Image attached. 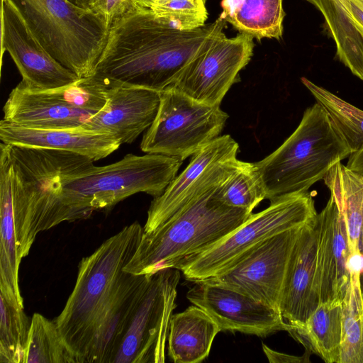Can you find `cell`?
I'll list each match as a JSON object with an SVG mask.
<instances>
[{"label": "cell", "instance_id": "obj_4", "mask_svg": "<svg viewBox=\"0 0 363 363\" xmlns=\"http://www.w3.org/2000/svg\"><path fill=\"white\" fill-rule=\"evenodd\" d=\"M182 162L163 155L130 153L105 166L90 162L62 175L61 198L74 221L86 219L94 211L111 208L137 193L160 196Z\"/></svg>", "mask_w": 363, "mask_h": 363}, {"label": "cell", "instance_id": "obj_18", "mask_svg": "<svg viewBox=\"0 0 363 363\" xmlns=\"http://www.w3.org/2000/svg\"><path fill=\"white\" fill-rule=\"evenodd\" d=\"M315 233V274L320 301H342L350 279L347 266L350 251L345 223L332 196L317 213Z\"/></svg>", "mask_w": 363, "mask_h": 363}, {"label": "cell", "instance_id": "obj_29", "mask_svg": "<svg viewBox=\"0 0 363 363\" xmlns=\"http://www.w3.org/2000/svg\"><path fill=\"white\" fill-rule=\"evenodd\" d=\"M0 363H25L31 318L0 296Z\"/></svg>", "mask_w": 363, "mask_h": 363}, {"label": "cell", "instance_id": "obj_24", "mask_svg": "<svg viewBox=\"0 0 363 363\" xmlns=\"http://www.w3.org/2000/svg\"><path fill=\"white\" fill-rule=\"evenodd\" d=\"M220 6V18L240 33L259 40L282 37V0H222Z\"/></svg>", "mask_w": 363, "mask_h": 363}, {"label": "cell", "instance_id": "obj_39", "mask_svg": "<svg viewBox=\"0 0 363 363\" xmlns=\"http://www.w3.org/2000/svg\"><path fill=\"white\" fill-rule=\"evenodd\" d=\"M199 6L206 8V0H194Z\"/></svg>", "mask_w": 363, "mask_h": 363}, {"label": "cell", "instance_id": "obj_5", "mask_svg": "<svg viewBox=\"0 0 363 363\" xmlns=\"http://www.w3.org/2000/svg\"><path fill=\"white\" fill-rule=\"evenodd\" d=\"M219 186L153 231L143 233L123 271L147 274L172 268L177 261L202 252L243 224L253 213L222 202L217 194Z\"/></svg>", "mask_w": 363, "mask_h": 363}, {"label": "cell", "instance_id": "obj_34", "mask_svg": "<svg viewBox=\"0 0 363 363\" xmlns=\"http://www.w3.org/2000/svg\"><path fill=\"white\" fill-rule=\"evenodd\" d=\"M352 20L363 39V0H349Z\"/></svg>", "mask_w": 363, "mask_h": 363}, {"label": "cell", "instance_id": "obj_25", "mask_svg": "<svg viewBox=\"0 0 363 363\" xmlns=\"http://www.w3.org/2000/svg\"><path fill=\"white\" fill-rule=\"evenodd\" d=\"M323 180L344 219L350 254L360 252V233L363 225V177L340 162L329 170Z\"/></svg>", "mask_w": 363, "mask_h": 363}, {"label": "cell", "instance_id": "obj_32", "mask_svg": "<svg viewBox=\"0 0 363 363\" xmlns=\"http://www.w3.org/2000/svg\"><path fill=\"white\" fill-rule=\"evenodd\" d=\"M138 6L134 0H89L87 5L89 10L103 18L110 27Z\"/></svg>", "mask_w": 363, "mask_h": 363}, {"label": "cell", "instance_id": "obj_2", "mask_svg": "<svg viewBox=\"0 0 363 363\" xmlns=\"http://www.w3.org/2000/svg\"><path fill=\"white\" fill-rule=\"evenodd\" d=\"M138 221L106 240L82 259L74 287L53 321L77 363H86L97 328L125 276L124 267L142 239Z\"/></svg>", "mask_w": 363, "mask_h": 363}, {"label": "cell", "instance_id": "obj_27", "mask_svg": "<svg viewBox=\"0 0 363 363\" xmlns=\"http://www.w3.org/2000/svg\"><path fill=\"white\" fill-rule=\"evenodd\" d=\"M25 363H77L53 320L35 313L31 318Z\"/></svg>", "mask_w": 363, "mask_h": 363}, {"label": "cell", "instance_id": "obj_11", "mask_svg": "<svg viewBox=\"0 0 363 363\" xmlns=\"http://www.w3.org/2000/svg\"><path fill=\"white\" fill-rule=\"evenodd\" d=\"M179 279L180 271L176 268H163L149 274L113 363L165 362Z\"/></svg>", "mask_w": 363, "mask_h": 363}, {"label": "cell", "instance_id": "obj_16", "mask_svg": "<svg viewBox=\"0 0 363 363\" xmlns=\"http://www.w3.org/2000/svg\"><path fill=\"white\" fill-rule=\"evenodd\" d=\"M1 57L10 55L30 89L45 90L65 86L80 78L56 60L32 33L10 0H1Z\"/></svg>", "mask_w": 363, "mask_h": 363}, {"label": "cell", "instance_id": "obj_37", "mask_svg": "<svg viewBox=\"0 0 363 363\" xmlns=\"http://www.w3.org/2000/svg\"><path fill=\"white\" fill-rule=\"evenodd\" d=\"M68 1L79 7L88 9L87 5H88L89 0H68Z\"/></svg>", "mask_w": 363, "mask_h": 363}, {"label": "cell", "instance_id": "obj_31", "mask_svg": "<svg viewBox=\"0 0 363 363\" xmlns=\"http://www.w3.org/2000/svg\"><path fill=\"white\" fill-rule=\"evenodd\" d=\"M151 9L167 24L180 30H191L205 25L206 8L194 0H159Z\"/></svg>", "mask_w": 363, "mask_h": 363}, {"label": "cell", "instance_id": "obj_30", "mask_svg": "<svg viewBox=\"0 0 363 363\" xmlns=\"http://www.w3.org/2000/svg\"><path fill=\"white\" fill-rule=\"evenodd\" d=\"M225 204L252 212L265 198V193L254 162H242L237 171L217 189Z\"/></svg>", "mask_w": 363, "mask_h": 363}, {"label": "cell", "instance_id": "obj_8", "mask_svg": "<svg viewBox=\"0 0 363 363\" xmlns=\"http://www.w3.org/2000/svg\"><path fill=\"white\" fill-rule=\"evenodd\" d=\"M317 216L313 196L308 191L290 194L270 201L263 211L252 213L240 227L199 253L177 261L178 269L190 281L217 277L266 239L301 227Z\"/></svg>", "mask_w": 363, "mask_h": 363}, {"label": "cell", "instance_id": "obj_1", "mask_svg": "<svg viewBox=\"0 0 363 363\" xmlns=\"http://www.w3.org/2000/svg\"><path fill=\"white\" fill-rule=\"evenodd\" d=\"M226 22L220 17L191 30L165 23L138 6L110 27L92 76L107 87L161 92L172 85L206 40Z\"/></svg>", "mask_w": 363, "mask_h": 363}, {"label": "cell", "instance_id": "obj_26", "mask_svg": "<svg viewBox=\"0 0 363 363\" xmlns=\"http://www.w3.org/2000/svg\"><path fill=\"white\" fill-rule=\"evenodd\" d=\"M342 300V332L339 363H363V290L360 272L350 271Z\"/></svg>", "mask_w": 363, "mask_h": 363}, {"label": "cell", "instance_id": "obj_33", "mask_svg": "<svg viewBox=\"0 0 363 363\" xmlns=\"http://www.w3.org/2000/svg\"><path fill=\"white\" fill-rule=\"evenodd\" d=\"M262 350L268 361L271 363H299L309 362L308 357L311 353L307 350L301 357L290 355L272 350L267 345L262 343Z\"/></svg>", "mask_w": 363, "mask_h": 363}, {"label": "cell", "instance_id": "obj_28", "mask_svg": "<svg viewBox=\"0 0 363 363\" xmlns=\"http://www.w3.org/2000/svg\"><path fill=\"white\" fill-rule=\"evenodd\" d=\"M301 81L337 125L352 153L357 151L363 145V111L306 77Z\"/></svg>", "mask_w": 363, "mask_h": 363}, {"label": "cell", "instance_id": "obj_19", "mask_svg": "<svg viewBox=\"0 0 363 363\" xmlns=\"http://www.w3.org/2000/svg\"><path fill=\"white\" fill-rule=\"evenodd\" d=\"M315 218L302 228L285 277L280 313L288 333L302 325L320 303L315 274Z\"/></svg>", "mask_w": 363, "mask_h": 363}, {"label": "cell", "instance_id": "obj_15", "mask_svg": "<svg viewBox=\"0 0 363 363\" xmlns=\"http://www.w3.org/2000/svg\"><path fill=\"white\" fill-rule=\"evenodd\" d=\"M187 299L204 311L220 331L265 337L288 330L281 313L253 298L208 281H195Z\"/></svg>", "mask_w": 363, "mask_h": 363}, {"label": "cell", "instance_id": "obj_35", "mask_svg": "<svg viewBox=\"0 0 363 363\" xmlns=\"http://www.w3.org/2000/svg\"><path fill=\"white\" fill-rule=\"evenodd\" d=\"M346 166L363 177V145L349 156Z\"/></svg>", "mask_w": 363, "mask_h": 363}, {"label": "cell", "instance_id": "obj_9", "mask_svg": "<svg viewBox=\"0 0 363 363\" xmlns=\"http://www.w3.org/2000/svg\"><path fill=\"white\" fill-rule=\"evenodd\" d=\"M228 117L220 106L201 103L169 86L160 92L157 115L140 150L184 161L220 136Z\"/></svg>", "mask_w": 363, "mask_h": 363}, {"label": "cell", "instance_id": "obj_3", "mask_svg": "<svg viewBox=\"0 0 363 363\" xmlns=\"http://www.w3.org/2000/svg\"><path fill=\"white\" fill-rule=\"evenodd\" d=\"M352 154L345 136L318 103L307 108L293 133L275 151L254 162L265 198L308 191Z\"/></svg>", "mask_w": 363, "mask_h": 363}, {"label": "cell", "instance_id": "obj_20", "mask_svg": "<svg viewBox=\"0 0 363 363\" xmlns=\"http://www.w3.org/2000/svg\"><path fill=\"white\" fill-rule=\"evenodd\" d=\"M1 143L11 145L56 149L86 156L94 161L108 157L121 143L104 133L73 129H44L0 121Z\"/></svg>", "mask_w": 363, "mask_h": 363}, {"label": "cell", "instance_id": "obj_12", "mask_svg": "<svg viewBox=\"0 0 363 363\" xmlns=\"http://www.w3.org/2000/svg\"><path fill=\"white\" fill-rule=\"evenodd\" d=\"M238 148L230 135H224L192 155L184 170L151 202L144 233L153 231L235 173L242 162L236 157Z\"/></svg>", "mask_w": 363, "mask_h": 363}, {"label": "cell", "instance_id": "obj_22", "mask_svg": "<svg viewBox=\"0 0 363 363\" xmlns=\"http://www.w3.org/2000/svg\"><path fill=\"white\" fill-rule=\"evenodd\" d=\"M220 332L215 321L193 305L173 314L167 337L168 356L174 363H198L209 354L216 335Z\"/></svg>", "mask_w": 363, "mask_h": 363}, {"label": "cell", "instance_id": "obj_36", "mask_svg": "<svg viewBox=\"0 0 363 363\" xmlns=\"http://www.w3.org/2000/svg\"><path fill=\"white\" fill-rule=\"evenodd\" d=\"M139 6L151 9L159 0H134Z\"/></svg>", "mask_w": 363, "mask_h": 363}, {"label": "cell", "instance_id": "obj_38", "mask_svg": "<svg viewBox=\"0 0 363 363\" xmlns=\"http://www.w3.org/2000/svg\"><path fill=\"white\" fill-rule=\"evenodd\" d=\"M359 248L361 252L363 253V225L360 233Z\"/></svg>", "mask_w": 363, "mask_h": 363}, {"label": "cell", "instance_id": "obj_6", "mask_svg": "<svg viewBox=\"0 0 363 363\" xmlns=\"http://www.w3.org/2000/svg\"><path fill=\"white\" fill-rule=\"evenodd\" d=\"M8 145L13 214L33 237L62 222L74 221L61 198L60 178L90 161L76 152Z\"/></svg>", "mask_w": 363, "mask_h": 363}, {"label": "cell", "instance_id": "obj_17", "mask_svg": "<svg viewBox=\"0 0 363 363\" xmlns=\"http://www.w3.org/2000/svg\"><path fill=\"white\" fill-rule=\"evenodd\" d=\"M106 97L103 108L77 128L110 134L121 145L150 128L160 102V92L135 87H107Z\"/></svg>", "mask_w": 363, "mask_h": 363}, {"label": "cell", "instance_id": "obj_23", "mask_svg": "<svg viewBox=\"0 0 363 363\" xmlns=\"http://www.w3.org/2000/svg\"><path fill=\"white\" fill-rule=\"evenodd\" d=\"M342 332V301L320 303L301 326L289 333L326 363H339Z\"/></svg>", "mask_w": 363, "mask_h": 363}, {"label": "cell", "instance_id": "obj_7", "mask_svg": "<svg viewBox=\"0 0 363 363\" xmlns=\"http://www.w3.org/2000/svg\"><path fill=\"white\" fill-rule=\"evenodd\" d=\"M48 52L79 78L92 76L110 26L68 0H10Z\"/></svg>", "mask_w": 363, "mask_h": 363}, {"label": "cell", "instance_id": "obj_14", "mask_svg": "<svg viewBox=\"0 0 363 363\" xmlns=\"http://www.w3.org/2000/svg\"><path fill=\"white\" fill-rule=\"evenodd\" d=\"M305 225L266 239L225 272L205 281L238 291L280 313L285 277Z\"/></svg>", "mask_w": 363, "mask_h": 363}, {"label": "cell", "instance_id": "obj_13", "mask_svg": "<svg viewBox=\"0 0 363 363\" xmlns=\"http://www.w3.org/2000/svg\"><path fill=\"white\" fill-rule=\"evenodd\" d=\"M223 29L206 40L171 86L201 103L220 105L254 49L252 36L227 38Z\"/></svg>", "mask_w": 363, "mask_h": 363}, {"label": "cell", "instance_id": "obj_10", "mask_svg": "<svg viewBox=\"0 0 363 363\" xmlns=\"http://www.w3.org/2000/svg\"><path fill=\"white\" fill-rule=\"evenodd\" d=\"M106 89L93 77L45 90L30 89L19 82L3 107V120L33 128H77L106 105Z\"/></svg>", "mask_w": 363, "mask_h": 363}, {"label": "cell", "instance_id": "obj_21", "mask_svg": "<svg viewBox=\"0 0 363 363\" xmlns=\"http://www.w3.org/2000/svg\"><path fill=\"white\" fill-rule=\"evenodd\" d=\"M148 275L126 272L116 297L97 328L86 363H113Z\"/></svg>", "mask_w": 363, "mask_h": 363}]
</instances>
